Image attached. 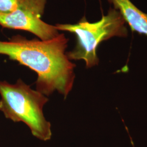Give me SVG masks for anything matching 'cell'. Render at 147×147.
Returning <instances> with one entry per match:
<instances>
[{"label": "cell", "mask_w": 147, "mask_h": 147, "mask_svg": "<svg viewBox=\"0 0 147 147\" xmlns=\"http://www.w3.org/2000/svg\"><path fill=\"white\" fill-rule=\"evenodd\" d=\"M68 42L63 34L47 40H28L18 35L0 40V55L35 71L37 91L47 96L57 91L66 99L73 87L76 67L65 53Z\"/></svg>", "instance_id": "6da1fadb"}, {"label": "cell", "mask_w": 147, "mask_h": 147, "mask_svg": "<svg viewBox=\"0 0 147 147\" xmlns=\"http://www.w3.org/2000/svg\"><path fill=\"white\" fill-rule=\"evenodd\" d=\"M18 0H0V14H8L18 7Z\"/></svg>", "instance_id": "8992f818"}, {"label": "cell", "mask_w": 147, "mask_h": 147, "mask_svg": "<svg viewBox=\"0 0 147 147\" xmlns=\"http://www.w3.org/2000/svg\"><path fill=\"white\" fill-rule=\"evenodd\" d=\"M0 111L5 118L26 124L33 136L42 141L52 137L51 125L44 115L47 97L19 79L14 84L0 81Z\"/></svg>", "instance_id": "7a4b0ae2"}, {"label": "cell", "mask_w": 147, "mask_h": 147, "mask_svg": "<svg viewBox=\"0 0 147 147\" xmlns=\"http://www.w3.org/2000/svg\"><path fill=\"white\" fill-rule=\"evenodd\" d=\"M121 15L132 31L147 36V14L140 11L130 0H107Z\"/></svg>", "instance_id": "5b68a950"}, {"label": "cell", "mask_w": 147, "mask_h": 147, "mask_svg": "<svg viewBox=\"0 0 147 147\" xmlns=\"http://www.w3.org/2000/svg\"><path fill=\"white\" fill-rule=\"evenodd\" d=\"M57 30L75 34L77 39L73 50L67 53L70 60L82 59L87 68L99 63L96 49L101 42L113 37H126L127 30L125 21L119 11L110 8L106 16L99 21L90 23L83 18L76 24H59Z\"/></svg>", "instance_id": "3957f363"}, {"label": "cell", "mask_w": 147, "mask_h": 147, "mask_svg": "<svg viewBox=\"0 0 147 147\" xmlns=\"http://www.w3.org/2000/svg\"><path fill=\"white\" fill-rule=\"evenodd\" d=\"M18 7L8 14H0V25L3 27L30 32L42 40L58 36L56 26L41 19L47 0H18Z\"/></svg>", "instance_id": "277c9868"}]
</instances>
